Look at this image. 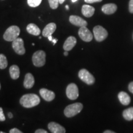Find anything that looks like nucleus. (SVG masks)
<instances>
[{"label": "nucleus", "mask_w": 133, "mask_h": 133, "mask_svg": "<svg viewBox=\"0 0 133 133\" xmlns=\"http://www.w3.org/2000/svg\"><path fill=\"white\" fill-rule=\"evenodd\" d=\"M40 102V99L35 94H25L20 99V104L25 108H31L38 105Z\"/></svg>", "instance_id": "1"}, {"label": "nucleus", "mask_w": 133, "mask_h": 133, "mask_svg": "<svg viewBox=\"0 0 133 133\" xmlns=\"http://www.w3.org/2000/svg\"><path fill=\"white\" fill-rule=\"evenodd\" d=\"M83 105L81 103H74L66 106L64 110L65 116L68 118H71L76 115L82 110Z\"/></svg>", "instance_id": "2"}, {"label": "nucleus", "mask_w": 133, "mask_h": 133, "mask_svg": "<svg viewBox=\"0 0 133 133\" xmlns=\"http://www.w3.org/2000/svg\"><path fill=\"white\" fill-rule=\"evenodd\" d=\"M21 30L19 27L16 25L9 26L4 33L3 38L7 41H13L19 36Z\"/></svg>", "instance_id": "3"}, {"label": "nucleus", "mask_w": 133, "mask_h": 133, "mask_svg": "<svg viewBox=\"0 0 133 133\" xmlns=\"http://www.w3.org/2000/svg\"><path fill=\"white\" fill-rule=\"evenodd\" d=\"M33 64L35 66L41 67L44 65L46 63V53L43 51H38L34 53L32 56Z\"/></svg>", "instance_id": "4"}, {"label": "nucleus", "mask_w": 133, "mask_h": 133, "mask_svg": "<svg viewBox=\"0 0 133 133\" xmlns=\"http://www.w3.org/2000/svg\"><path fill=\"white\" fill-rule=\"evenodd\" d=\"M93 33L96 40L101 42L105 39L108 36V32L102 26L97 25L93 29Z\"/></svg>", "instance_id": "5"}, {"label": "nucleus", "mask_w": 133, "mask_h": 133, "mask_svg": "<svg viewBox=\"0 0 133 133\" xmlns=\"http://www.w3.org/2000/svg\"><path fill=\"white\" fill-rule=\"evenodd\" d=\"M78 77L81 81L84 82L88 85L93 84L95 82V78L92 74L88 71L86 69H81L78 73Z\"/></svg>", "instance_id": "6"}, {"label": "nucleus", "mask_w": 133, "mask_h": 133, "mask_svg": "<svg viewBox=\"0 0 133 133\" xmlns=\"http://www.w3.org/2000/svg\"><path fill=\"white\" fill-rule=\"evenodd\" d=\"M66 95L70 100H75L78 97V88L75 83H70L67 86L66 89Z\"/></svg>", "instance_id": "7"}, {"label": "nucleus", "mask_w": 133, "mask_h": 133, "mask_svg": "<svg viewBox=\"0 0 133 133\" xmlns=\"http://www.w3.org/2000/svg\"><path fill=\"white\" fill-rule=\"evenodd\" d=\"M12 48L17 54L24 55L25 53V49L24 48V41L21 38H17L12 41Z\"/></svg>", "instance_id": "8"}, {"label": "nucleus", "mask_w": 133, "mask_h": 133, "mask_svg": "<svg viewBox=\"0 0 133 133\" xmlns=\"http://www.w3.org/2000/svg\"><path fill=\"white\" fill-rule=\"evenodd\" d=\"M78 35L83 41L90 42L92 39V34L86 26H81L78 31Z\"/></svg>", "instance_id": "9"}, {"label": "nucleus", "mask_w": 133, "mask_h": 133, "mask_svg": "<svg viewBox=\"0 0 133 133\" xmlns=\"http://www.w3.org/2000/svg\"><path fill=\"white\" fill-rule=\"evenodd\" d=\"M39 94L42 98L46 101L48 102H51L52 100L54 99L56 95L53 91H49L45 88H42L39 90Z\"/></svg>", "instance_id": "10"}, {"label": "nucleus", "mask_w": 133, "mask_h": 133, "mask_svg": "<svg viewBox=\"0 0 133 133\" xmlns=\"http://www.w3.org/2000/svg\"><path fill=\"white\" fill-rule=\"evenodd\" d=\"M69 21L71 24L78 26H86L88 25L87 22L80 17L77 16H70L69 17Z\"/></svg>", "instance_id": "11"}, {"label": "nucleus", "mask_w": 133, "mask_h": 133, "mask_svg": "<svg viewBox=\"0 0 133 133\" xmlns=\"http://www.w3.org/2000/svg\"><path fill=\"white\" fill-rule=\"evenodd\" d=\"M48 129L52 133H65V129L62 126L56 122H51L48 124Z\"/></svg>", "instance_id": "12"}, {"label": "nucleus", "mask_w": 133, "mask_h": 133, "mask_svg": "<svg viewBox=\"0 0 133 133\" xmlns=\"http://www.w3.org/2000/svg\"><path fill=\"white\" fill-rule=\"evenodd\" d=\"M76 44V39L73 36H69L65 41L63 48L65 51H69L75 47Z\"/></svg>", "instance_id": "13"}, {"label": "nucleus", "mask_w": 133, "mask_h": 133, "mask_svg": "<svg viewBox=\"0 0 133 133\" xmlns=\"http://www.w3.org/2000/svg\"><path fill=\"white\" fill-rule=\"evenodd\" d=\"M56 27H57V26L55 23L52 22L48 24L43 30V36L44 37L48 38L49 36L52 35L54 31H56Z\"/></svg>", "instance_id": "14"}, {"label": "nucleus", "mask_w": 133, "mask_h": 133, "mask_svg": "<svg viewBox=\"0 0 133 133\" xmlns=\"http://www.w3.org/2000/svg\"><path fill=\"white\" fill-rule=\"evenodd\" d=\"M117 6L114 3H109L104 4L102 7V11L105 14H112L116 12Z\"/></svg>", "instance_id": "15"}, {"label": "nucleus", "mask_w": 133, "mask_h": 133, "mask_svg": "<svg viewBox=\"0 0 133 133\" xmlns=\"http://www.w3.org/2000/svg\"><path fill=\"white\" fill-rule=\"evenodd\" d=\"M35 84V79L33 75L30 73H28L25 75L24 81V86L26 89H30Z\"/></svg>", "instance_id": "16"}, {"label": "nucleus", "mask_w": 133, "mask_h": 133, "mask_svg": "<svg viewBox=\"0 0 133 133\" xmlns=\"http://www.w3.org/2000/svg\"><path fill=\"white\" fill-rule=\"evenodd\" d=\"M81 12H82V14L84 16L86 17H91L94 15V12H95V9L92 6H89V5L84 4L82 6Z\"/></svg>", "instance_id": "17"}, {"label": "nucleus", "mask_w": 133, "mask_h": 133, "mask_svg": "<svg viewBox=\"0 0 133 133\" xmlns=\"http://www.w3.org/2000/svg\"><path fill=\"white\" fill-rule=\"evenodd\" d=\"M26 31L30 34L34 36H38L40 35L41 30L39 27L35 24H30L26 26Z\"/></svg>", "instance_id": "18"}, {"label": "nucleus", "mask_w": 133, "mask_h": 133, "mask_svg": "<svg viewBox=\"0 0 133 133\" xmlns=\"http://www.w3.org/2000/svg\"><path fill=\"white\" fill-rule=\"evenodd\" d=\"M118 97L120 102L124 105H128L131 102V97L127 93L121 91L118 95Z\"/></svg>", "instance_id": "19"}, {"label": "nucleus", "mask_w": 133, "mask_h": 133, "mask_svg": "<svg viewBox=\"0 0 133 133\" xmlns=\"http://www.w3.org/2000/svg\"><path fill=\"white\" fill-rule=\"evenodd\" d=\"M9 74L11 78L13 79H17L19 78L20 76V69L19 66L16 65H13L10 67Z\"/></svg>", "instance_id": "20"}, {"label": "nucleus", "mask_w": 133, "mask_h": 133, "mask_svg": "<svg viewBox=\"0 0 133 133\" xmlns=\"http://www.w3.org/2000/svg\"><path fill=\"white\" fill-rule=\"evenodd\" d=\"M123 116L126 120L131 121L133 119V107H130L124 110L123 112Z\"/></svg>", "instance_id": "21"}, {"label": "nucleus", "mask_w": 133, "mask_h": 133, "mask_svg": "<svg viewBox=\"0 0 133 133\" xmlns=\"http://www.w3.org/2000/svg\"><path fill=\"white\" fill-rule=\"evenodd\" d=\"M8 61L4 54H0V69H4L8 66Z\"/></svg>", "instance_id": "22"}, {"label": "nucleus", "mask_w": 133, "mask_h": 133, "mask_svg": "<svg viewBox=\"0 0 133 133\" xmlns=\"http://www.w3.org/2000/svg\"><path fill=\"white\" fill-rule=\"evenodd\" d=\"M42 0H27V3L31 8H36L41 4Z\"/></svg>", "instance_id": "23"}, {"label": "nucleus", "mask_w": 133, "mask_h": 133, "mask_svg": "<svg viewBox=\"0 0 133 133\" xmlns=\"http://www.w3.org/2000/svg\"><path fill=\"white\" fill-rule=\"evenodd\" d=\"M48 1L51 9H56L59 6V0H48Z\"/></svg>", "instance_id": "24"}, {"label": "nucleus", "mask_w": 133, "mask_h": 133, "mask_svg": "<svg viewBox=\"0 0 133 133\" xmlns=\"http://www.w3.org/2000/svg\"><path fill=\"white\" fill-rule=\"evenodd\" d=\"M6 119L5 116L3 114V110L1 107H0V121H4Z\"/></svg>", "instance_id": "25"}, {"label": "nucleus", "mask_w": 133, "mask_h": 133, "mask_svg": "<svg viewBox=\"0 0 133 133\" xmlns=\"http://www.w3.org/2000/svg\"><path fill=\"white\" fill-rule=\"evenodd\" d=\"M129 10L131 13H133V0H130V1H129Z\"/></svg>", "instance_id": "26"}, {"label": "nucleus", "mask_w": 133, "mask_h": 133, "mask_svg": "<svg viewBox=\"0 0 133 133\" xmlns=\"http://www.w3.org/2000/svg\"><path fill=\"white\" fill-rule=\"evenodd\" d=\"M102 0H84L86 3H90V4H92V3H99V2H101Z\"/></svg>", "instance_id": "27"}, {"label": "nucleus", "mask_w": 133, "mask_h": 133, "mask_svg": "<svg viewBox=\"0 0 133 133\" xmlns=\"http://www.w3.org/2000/svg\"><path fill=\"white\" fill-rule=\"evenodd\" d=\"M10 133H22L21 131H20L19 129H17V128H13L11 129V130L9 131Z\"/></svg>", "instance_id": "28"}, {"label": "nucleus", "mask_w": 133, "mask_h": 133, "mask_svg": "<svg viewBox=\"0 0 133 133\" xmlns=\"http://www.w3.org/2000/svg\"><path fill=\"white\" fill-rule=\"evenodd\" d=\"M128 89H129V91H130L131 92H132V94H133V81H132V82H131L129 84Z\"/></svg>", "instance_id": "29"}, {"label": "nucleus", "mask_w": 133, "mask_h": 133, "mask_svg": "<svg viewBox=\"0 0 133 133\" xmlns=\"http://www.w3.org/2000/svg\"><path fill=\"white\" fill-rule=\"evenodd\" d=\"M35 133H47L48 131L44 130V129H38L37 130L35 131Z\"/></svg>", "instance_id": "30"}, {"label": "nucleus", "mask_w": 133, "mask_h": 133, "mask_svg": "<svg viewBox=\"0 0 133 133\" xmlns=\"http://www.w3.org/2000/svg\"><path fill=\"white\" fill-rule=\"evenodd\" d=\"M52 42L53 43V45H55V44H56V43L57 42V39H54V38H53Z\"/></svg>", "instance_id": "31"}, {"label": "nucleus", "mask_w": 133, "mask_h": 133, "mask_svg": "<svg viewBox=\"0 0 133 133\" xmlns=\"http://www.w3.org/2000/svg\"><path fill=\"white\" fill-rule=\"evenodd\" d=\"M104 133H115V132H114V131H112L107 130V131H105Z\"/></svg>", "instance_id": "32"}, {"label": "nucleus", "mask_w": 133, "mask_h": 133, "mask_svg": "<svg viewBox=\"0 0 133 133\" xmlns=\"http://www.w3.org/2000/svg\"><path fill=\"white\" fill-rule=\"evenodd\" d=\"M8 116H9V118H12L13 117V115L11 112H9V114H8Z\"/></svg>", "instance_id": "33"}, {"label": "nucleus", "mask_w": 133, "mask_h": 133, "mask_svg": "<svg viewBox=\"0 0 133 133\" xmlns=\"http://www.w3.org/2000/svg\"><path fill=\"white\" fill-rule=\"evenodd\" d=\"M48 39H49V40L50 41H52V39H53V38H52V35L49 36H48Z\"/></svg>", "instance_id": "34"}, {"label": "nucleus", "mask_w": 133, "mask_h": 133, "mask_svg": "<svg viewBox=\"0 0 133 133\" xmlns=\"http://www.w3.org/2000/svg\"><path fill=\"white\" fill-rule=\"evenodd\" d=\"M64 1L65 0H59V2L60 4H62V3H64Z\"/></svg>", "instance_id": "35"}, {"label": "nucleus", "mask_w": 133, "mask_h": 133, "mask_svg": "<svg viewBox=\"0 0 133 133\" xmlns=\"http://www.w3.org/2000/svg\"><path fill=\"white\" fill-rule=\"evenodd\" d=\"M64 56H68V54H69V53H68L67 51H65V52H64Z\"/></svg>", "instance_id": "36"}, {"label": "nucleus", "mask_w": 133, "mask_h": 133, "mask_svg": "<svg viewBox=\"0 0 133 133\" xmlns=\"http://www.w3.org/2000/svg\"><path fill=\"white\" fill-rule=\"evenodd\" d=\"M65 8H66V9L69 10V6H68V5H66V6H65Z\"/></svg>", "instance_id": "37"}, {"label": "nucleus", "mask_w": 133, "mask_h": 133, "mask_svg": "<svg viewBox=\"0 0 133 133\" xmlns=\"http://www.w3.org/2000/svg\"><path fill=\"white\" fill-rule=\"evenodd\" d=\"M78 0H71V1H72L73 3H75V2H76V1H77Z\"/></svg>", "instance_id": "38"}, {"label": "nucleus", "mask_w": 133, "mask_h": 133, "mask_svg": "<svg viewBox=\"0 0 133 133\" xmlns=\"http://www.w3.org/2000/svg\"><path fill=\"white\" fill-rule=\"evenodd\" d=\"M0 133H4V132H3V131H0Z\"/></svg>", "instance_id": "39"}, {"label": "nucleus", "mask_w": 133, "mask_h": 133, "mask_svg": "<svg viewBox=\"0 0 133 133\" xmlns=\"http://www.w3.org/2000/svg\"><path fill=\"white\" fill-rule=\"evenodd\" d=\"M0 89H1V84H0Z\"/></svg>", "instance_id": "40"}]
</instances>
